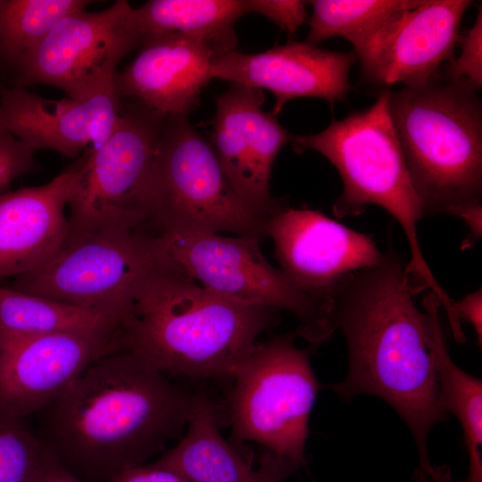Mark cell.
I'll use <instances>...</instances> for the list:
<instances>
[{"label":"cell","mask_w":482,"mask_h":482,"mask_svg":"<svg viewBox=\"0 0 482 482\" xmlns=\"http://www.w3.org/2000/svg\"><path fill=\"white\" fill-rule=\"evenodd\" d=\"M164 119L122 102L113 133L73 162L66 244L105 229L152 230L155 155Z\"/></svg>","instance_id":"cell-6"},{"label":"cell","mask_w":482,"mask_h":482,"mask_svg":"<svg viewBox=\"0 0 482 482\" xmlns=\"http://www.w3.org/2000/svg\"><path fill=\"white\" fill-rule=\"evenodd\" d=\"M295 336L258 342L238 366L232 377L229 418L237 440L257 443L300 467L320 384L311 351L298 348Z\"/></svg>","instance_id":"cell-10"},{"label":"cell","mask_w":482,"mask_h":482,"mask_svg":"<svg viewBox=\"0 0 482 482\" xmlns=\"http://www.w3.org/2000/svg\"><path fill=\"white\" fill-rule=\"evenodd\" d=\"M264 231L289 281L331 311L341 281L383 256L369 236L305 207L284 204L267 218Z\"/></svg>","instance_id":"cell-12"},{"label":"cell","mask_w":482,"mask_h":482,"mask_svg":"<svg viewBox=\"0 0 482 482\" xmlns=\"http://www.w3.org/2000/svg\"><path fill=\"white\" fill-rule=\"evenodd\" d=\"M122 328V321L113 316L0 285L1 331L114 337Z\"/></svg>","instance_id":"cell-22"},{"label":"cell","mask_w":482,"mask_h":482,"mask_svg":"<svg viewBox=\"0 0 482 482\" xmlns=\"http://www.w3.org/2000/svg\"><path fill=\"white\" fill-rule=\"evenodd\" d=\"M469 0H420L395 14L358 51L362 75L373 83L423 85L452 61Z\"/></svg>","instance_id":"cell-15"},{"label":"cell","mask_w":482,"mask_h":482,"mask_svg":"<svg viewBox=\"0 0 482 482\" xmlns=\"http://www.w3.org/2000/svg\"><path fill=\"white\" fill-rule=\"evenodd\" d=\"M131 8L118 0L99 12L66 14L14 66L12 87L51 85L81 99L112 85L118 62L139 46Z\"/></svg>","instance_id":"cell-11"},{"label":"cell","mask_w":482,"mask_h":482,"mask_svg":"<svg viewBox=\"0 0 482 482\" xmlns=\"http://www.w3.org/2000/svg\"><path fill=\"white\" fill-rule=\"evenodd\" d=\"M262 90L231 83L216 99L211 141L223 170L242 201L265 221L285 204L270 189L271 169L294 136L272 112H264Z\"/></svg>","instance_id":"cell-14"},{"label":"cell","mask_w":482,"mask_h":482,"mask_svg":"<svg viewBox=\"0 0 482 482\" xmlns=\"http://www.w3.org/2000/svg\"><path fill=\"white\" fill-rule=\"evenodd\" d=\"M475 92L448 77L390 92L391 120L424 217L481 203L482 110Z\"/></svg>","instance_id":"cell-5"},{"label":"cell","mask_w":482,"mask_h":482,"mask_svg":"<svg viewBox=\"0 0 482 482\" xmlns=\"http://www.w3.org/2000/svg\"><path fill=\"white\" fill-rule=\"evenodd\" d=\"M120 337L23 335L0 330V419L25 420L59 397Z\"/></svg>","instance_id":"cell-13"},{"label":"cell","mask_w":482,"mask_h":482,"mask_svg":"<svg viewBox=\"0 0 482 482\" xmlns=\"http://www.w3.org/2000/svg\"><path fill=\"white\" fill-rule=\"evenodd\" d=\"M153 462L190 482H283L299 468L267 450L253 468L222 436L204 395H195L184 436Z\"/></svg>","instance_id":"cell-20"},{"label":"cell","mask_w":482,"mask_h":482,"mask_svg":"<svg viewBox=\"0 0 482 482\" xmlns=\"http://www.w3.org/2000/svg\"><path fill=\"white\" fill-rule=\"evenodd\" d=\"M250 12L247 0H150L131 8L129 21L140 42L178 33L209 40L216 53L235 49L236 21Z\"/></svg>","instance_id":"cell-21"},{"label":"cell","mask_w":482,"mask_h":482,"mask_svg":"<svg viewBox=\"0 0 482 482\" xmlns=\"http://www.w3.org/2000/svg\"><path fill=\"white\" fill-rule=\"evenodd\" d=\"M33 482H85L64 469L49 453Z\"/></svg>","instance_id":"cell-33"},{"label":"cell","mask_w":482,"mask_h":482,"mask_svg":"<svg viewBox=\"0 0 482 482\" xmlns=\"http://www.w3.org/2000/svg\"><path fill=\"white\" fill-rule=\"evenodd\" d=\"M454 313L461 319L470 322L473 327L479 346L482 344V290L481 288L465 295L457 303H453Z\"/></svg>","instance_id":"cell-31"},{"label":"cell","mask_w":482,"mask_h":482,"mask_svg":"<svg viewBox=\"0 0 482 482\" xmlns=\"http://www.w3.org/2000/svg\"><path fill=\"white\" fill-rule=\"evenodd\" d=\"M306 4L299 0H247L250 12L268 17L291 34L306 21Z\"/></svg>","instance_id":"cell-29"},{"label":"cell","mask_w":482,"mask_h":482,"mask_svg":"<svg viewBox=\"0 0 482 482\" xmlns=\"http://www.w3.org/2000/svg\"><path fill=\"white\" fill-rule=\"evenodd\" d=\"M278 312L226 299L168 264L139 288L122 349L167 376L232 378Z\"/></svg>","instance_id":"cell-3"},{"label":"cell","mask_w":482,"mask_h":482,"mask_svg":"<svg viewBox=\"0 0 482 482\" xmlns=\"http://www.w3.org/2000/svg\"><path fill=\"white\" fill-rule=\"evenodd\" d=\"M264 224L237 195L188 115L165 118L156 148L151 229L262 239Z\"/></svg>","instance_id":"cell-7"},{"label":"cell","mask_w":482,"mask_h":482,"mask_svg":"<svg viewBox=\"0 0 482 482\" xmlns=\"http://www.w3.org/2000/svg\"><path fill=\"white\" fill-rule=\"evenodd\" d=\"M390 90L370 107L333 120L322 131L294 136L293 149H312L338 170L343 192L333 205L337 217L359 215L367 205L385 209L401 226L410 248L405 274L414 295L429 290L444 308L452 299L432 273L420 245L417 225L424 217L389 112Z\"/></svg>","instance_id":"cell-4"},{"label":"cell","mask_w":482,"mask_h":482,"mask_svg":"<svg viewBox=\"0 0 482 482\" xmlns=\"http://www.w3.org/2000/svg\"><path fill=\"white\" fill-rule=\"evenodd\" d=\"M191 395L127 349L93 362L38 412L48 453L85 482H112L146 463L185 430Z\"/></svg>","instance_id":"cell-1"},{"label":"cell","mask_w":482,"mask_h":482,"mask_svg":"<svg viewBox=\"0 0 482 482\" xmlns=\"http://www.w3.org/2000/svg\"><path fill=\"white\" fill-rule=\"evenodd\" d=\"M416 482H452L451 471L448 466L432 467L430 470H416Z\"/></svg>","instance_id":"cell-34"},{"label":"cell","mask_w":482,"mask_h":482,"mask_svg":"<svg viewBox=\"0 0 482 482\" xmlns=\"http://www.w3.org/2000/svg\"><path fill=\"white\" fill-rule=\"evenodd\" d=\"M168 264L151 229H105L66 244L39 270L14 278L12 288L113 316L124 327L141 286Z\"/></svg>","instance_id":"cell-8"},{"label":"cell","mask_w":482,"mask_h":482,"mask_svg":"<svg viewBox=\"0 0 482 482\" xmlns=\"http://www.w3.org/2000/svg\"><path fill=\"white\" fill-rule=\"evenodd\" d=\"M403 257L392 241L376 264L346 276L332 299V320L345 337L349 369L332 389L344 400L370 394L386 401L406 422L418 446L420 469L432 468L428 436L445 419L430 348L431 316L437 297L413 301Z\"/></svg>","instance_id":"cell-2"},{"label":"cell","mask_w":482,"mask_h":482,"mask_svg":"<svg viewBox=\"0 0 482 482\" xmlns=\"http://www.w3.org/2000/svg\"><path fill=\"white\" fill-rule=\"evenodd\" d=\"M457 45L459 56L450 61L448 78L463 82L474 90L482 85V5H479L471 28L460 34Z\"/></svg>","instance_id":"cell-27"},{"label":"cell","mask_w":482,"mask_h":482,"mask_svg":"<svg viewBox=\"0 0 482 482\" xmlns=\"http://www.w3.org/2000/svg\"><path fill=\"white\" fill-rule=\"evenodd\" d=\"M452 215L461 218L470 229V235L463 241L462 249L470 247L481 237L482 232V204L474 203L455 209Z\"/></svg>","instance_id":"cell-32"},{"label":"cell","mask_w":482,"mask_h":482,"mask_svg":"<svg viewBox=\"0 0 482 482\" xmlns=\"http://www.w3.org/2000/svg\"><path fill=\"white\" fill-rule=\"evenodd\" d=\"M112 482H190L179 473L158 466L155 463L146 462L130 468L115 476Z\"/></svg>","instance_id":"cell-30"},{"label":"cell","mask_w":482,"mask_h":482,"mask_svg":"<svg viewBox=\"0 0 482 482\" xmlns=\"http://www.w3.org/2000/svg\"><path fill=\"white\" fill-rule=\"evenodd\" d=\"M420 0H313L310 27L304 42L315 45L342 37L358 51L395 14Z\"/></svg>","instance_id":"cell-24"},{"label":"cell","mask_w":482,"mask_h":482,"mask_svg":"<svg viewBox=\"0 0 482 482\" xmlns=\"http://www.w3.org/2000/svg\"><path fill=\"white\" fill-rule=\"evenodd\" d=\"M87 0H0V65L12 71L63 16Z\"/></svg>","instance_id":"cell-25"},{"label":"cell","mask_w":482,"mask_h":482,"mask_svg":"<svg viewBox=\"0 0 482 482\" xmlns=\"http://www.w3.org/2000/svg\"><path fill=\"white\" fill-rule=\"evenodd\" d=\"M438 306L431 316L430 348L435 362L441 410L459 420L470 459L463 482H482V381L460 369L447 352L438 318Z\"/></svg>","instance_id":"cell-23"},{"label":"cell","mask_w":482,"mask_h":482,"mask_svg":"<svg viewBox=\"0 0 482 482\" xmlns=\"http://www.w3.org/2000/svg\"><path fill=\"white\" fill-rule=\"evenodd\" d=\"M121 115L113 83L85 98L62 100L0 85V125L35 152L48 149L75 158L102 145Z\"/></svg>","instance_id":"cell-16"},{"label":"cell","mask_w":482,"mask_h":482,"mask_svg":"<svg viewBox=\"0 0 482 482\" xmlns=\"http://www.w3.org/2000/svg\"><path fill=\"white\" fill-rule=\"evenodd\" d=\"M34 153L0 125V194L15 179L38 170Z\"/></svg>","instance_id":"cell-28"},{"label":"cell","mask_w":482,"mask_h":482,"mask_svg":"<svg viewBox=\"0 0 482 482\" xmlns=\"http://www.w3.org/2000/svg\"><path fill=\"white\" fill-rule=\"evenodd\" d=\"M47 454L25 420L0 419V482H33Z\"/></svg>","instance_id":"cell-26"},{"label":"cell","mask_w":482,"mask_h":482,"mask_svg":"<svg viewBox=\"0 0 482 482\" xmlns=\"http://www.w3.org/2000/svg\"><path fill=\"white\" fill-rule=\"evenodd\" d=\"M354 52L322 49L306 42H289L265 52L245 54L235 50L214 54L211 76L231 83L270 90L278 116L293 98L318 97L331 105L346 98L349 71Z\"/></svg>","instance_id":"cell-17"},{"label":"cell","mask_w":482,"mask_h":482,"mask_svg":"<svg viewBox=\"0 0 482 482\" xmlns=\"http://www.w3.org/2000/svg\"><path fill=\"white\" fill-rule=\"evenodd\" d=\"M73 163L46 184L0 194V279L39 270L65 245Z\"/></svg>","instance_id":"cell-19"},{"label":"cell","mask_w":482,"mask_h":482,"mask_svg":"<svg viewBox=\"0 0 482 482\" xmlns=\"http://www.w3.org/2000/svg\"><path fill=\"white\" fill-rule=\"evenodd\" d=\"M170 265L230 301L293 313L298 336L312 344L334 332L331 309L298 290L263 255L255 236L168 230L159 233Z\"/></svg>","instance_id":"cell-9"},{"label":"cell","mask_w":482,"mask_h":482,"mask_svg":"<svg viewBox=\"0 0 482 482\" xmlns=\"http://www.w3.org/2000/svg\"><path fill=\"white\" fill-rule=\"evenodd\" d=\"M139 46L136 57L113 76L120 101L162 118L188 115L212 79V44L202 37L169 33L144 38Z\"/></svg>","instance_id":"cell-18"}]
</instances>
